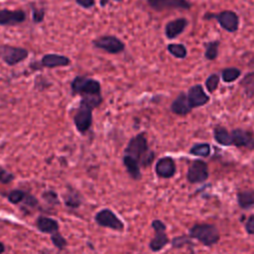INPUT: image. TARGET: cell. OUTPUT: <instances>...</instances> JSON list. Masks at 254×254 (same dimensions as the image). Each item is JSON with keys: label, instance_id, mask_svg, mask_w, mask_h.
<instances>
[{"label": "cell", "instance_id": "cell-1", "mask_svg": "<svg viewBox=\"0 0 254 254\" xmlns=\"http://www.w3.org/2000/svg\"><path fill=\"white\" fill-rule=\"evenodd\" d=\"M124 155H128L138 161L140 167H149L155 158V153L149 149L148 140L145 133H139L132 137L126 148L124 149Z\"/></svg>", "mask_w": 254, "mask_h": 254}, {"label": "cell", "instance_id": "cell-2", "mask_svg": "<svg viewBox=\"0 0 254 254\" xmlns=\"http://www.w3.org/2000/svg\"><path fill=\"white\" fill-rule=\"evenodd\" d=\"M189 237L199 241L204 246L210 247L218 243L220 234L217 227L213 224L196 223L190 228Z\"/></svg>", "mask_w": 254, "mask_h": 254}, {"label": "cell", "instance_id": "cell-3", "mask_svg": "<svg viewBox=\"0 0 254 254\" xmlns=\"http://www.w3.org/2000/svg\"><path fill=\"white\" fill-rule=\"evenodd\" d=\"M70 89L72 95H80V97L101 94L100 82L84 75H76L70 82Z\"/></svg>", "mask_w": 254, "mask_h": 254}, {"label": "cell", "instance_id": "cell-4", "mask_svg": "<svg viewBox=\"0 0 254 254\" xmlns=\"http://www.w3.org/2000/svg\"><path fill=\"white\" fill-rule=\"evenodd\" d=\"M214 19L220 27L228 33H235L239 29V17L232 10H223L219 13H205L203 20Z\"/></svg>", "mask_w": 254, "mask_h": 254}, {"label": "cell", "instance_id": "cell-5", "mask_svg": "<svg viewBox=\"0 0 254 254\" xmlns=\"http://www.w3.org/2000/svg\"><path fill=\"white\" fill-rule=\"evenodd\" d=\"M93 48L101 50L110 55H118L125 51V44L118 37L113 35H103L91 42Z\"/></svg>", "mask_w": 254, "mask_h": 254}, {"label": "cell", "instance_id": "cell-6", "mask_svg": "<svg viewBox=\"0 0 254 254\" xmlns=\"http://www.w3.org/2000/svg\"><path fill=\"white\" fill-rule=\"evenodd\" d=\"M29 56L28 50L11 45H0V60L9 66H14L25 61Z\"/></svg>", "mask_w": 254, "mask_h": 254}, {"label": "cell", "instance_id": "cell-7", "mask_svg": "<svg viewBox=\"0 0 254 254\" xmlns=\"http://www.w3.org/2000/svg\"><path fill=\"white\" fill-rule=\"evenodd\" d=\"M151 226L155 231V235L149 242V248L153 252H159L171 242L166 232L167 226L160 219H154L151 223Z\"/></svg>", "mask_w": 254, "mask_h": 254}, {"label": "cell", "instance_id": "cell-8", "mask_svg": "<svg viewBox=\"0 0 254 254\" xmlns=\"http://www.w3.org/2000/svg\"><path fill=\"white\" fill-rule=\"evenodd\" d=\"M94 220L99 226L120 232L124 230V222L110 208L100 209L94 215Z\"/></svg>", "mask_w": 254, "mask_h": 254}, {"label": "cell", "instance_id": "cell-9", "mask_svg": "<svg viewBox=\"0 0 254 254\" xmlns=\"http://www.w3.org/2000/svg\"><path fill=\"white\" fill-rule=\"evenodd\" d=\"M92 111L93 108L79 102V106L73 115V123L80 134H85L90 129L93 120Z\"/></svg>", "mask_w": 254, "mask_h": 254}, {"label": "cell", "instance_id": "cell-10", "mask_svg": "<svg viewBox=\"0 0 254 254\" xmlns=\"http://www.w3.org/2000/svg\"><path fill=\"white\" fill-rule=\"evenodd\" d=\"M209 177L208 166L203 160H194L189 166L187 171V180L190 184H200L205 182Z\"/></svg>", "mask_w": 254, "mask_h": 254}, {"label": "cell", "instance_id": "cell-11", "mask_svg": "<svg viewBox=\"0 0 254 254\" xmlns=\"http://www.w3.org/2000/svg\"><path fill=\"white\" fill-rule=\"evenodd\" d=\"M147 4L155 11L184 10L188 11L192 4L189 0H147Z\"/></svg>", "mask_w": 254, "mask_h": 254}, {"label": "cell", "instance_id": "cell-12", "mask_svg": "<svg viewBox=\"0 0 254 254\" xmlns=\"http://www.w3.org/2000/svg\"><path fill=\"white\" fill-rule=\"evenodd\" d=\"M231 144L236 148H246L254 150V134L251 131L236 128L230 132Z\"/></svg>", "mask_w": 254, "mask_h": 254}, {"label": "cell", "instance_id": "cell-13", "mask_svg": "<svg viewBox=\"0 0 254 254\" xmlns=\"http://www.w3.org/2000/svg\"><path fill=\"white\" fill-rule=\"evenodd\" d=\"M26 19L27 14L24 10L0 9V26H17L26 21Z\"/></svg>", "mask_w": 254, "mask_h": 254}, {"label": "cell", "instance_id": "cell-14", "mask_svg": "<svg viewBox=\"0 0 254 254\" xmlns=\"http://www.w3.org/2000/svg\"><path fill=\"white\" fill-rule=\"evenodd\" d=\"M187 97L190 107L197 108L203 106L209 102V96L204 91L201 84H194L188 89Z\"/></svg>", "mask_w": 254, "mask_h": 254}, {"label": "cell", "instance_id": "cell-15", "mask_svg": "<svg viewBox=\"0 0 254 254\" xmlns=\"http://www.w3.org/2000/svg\"><path fill=\"white\" fill-rule=\"evenodd\" d=\"M177 166L175 160L170 156L160 158L155 164V173L159 178L171 179L176 175Z\"/></svg>", "mask_w": 254, "mask_h": 254}, {"label": "cell", "instance_id": "cell-16", "mask_svg": "<svg viewBox=\"0 0 254 254\" xmlns=\"http://www.w3.org/2000/svg\"><path fill=\"white\" fill-rule=\"evenodd\" d=\"M189 21L186 18H177L169 21L165 25V36L169 40H175L183 34L185 29L188 27Z\"/></svg>", "mask_w": 254, "mask_h": 254}, {"label": "cell", "instance_id": "cell-17", "mask_svg": "<svg viewBox=\"0 0 254 254\" xmlns=\"http://www.w3.org/2000/svg\"><path fill=\"white\" fill-rule=\"evenodd\" d=\"M70 60L64 55L60 54H46L41 60V64L43 67L55 68L61 66H67L70 64Z\"/></svg>", "mask_w": 254, "mask_h": 254}, {"label": "cell", "instance_id": "cell-18", "mask_svg": "<svg viewBox=\"0 0 254 254\" xmlns=\"http://www.w3.org/2000/svg\"><path fill=\"white\" fill-rule=\"evenodd\" d=\"M170 109L174 114L179 116H187L188 114H190L192 108L189 103L187 93L181 92L171 103Z\"/></svg>", "mask_w": 254, "mask_h": 254}, {"label": "cell", "instance_id": "cell-19", "mask_svg": "<svg viewBox=\"0 0 254 254\" xmlns=\"http://www.w3.org/2000/svg\"><path fill=\"white\" fill-rule=\"evenodd\" d=\"M36 226L42 233L52 234L56 231H59V222L56 219L46 215L38 216L36 219Z\"/></svg>", "mask_w": 254, "mask_h": 254}, {"label": "cell", "instance_id": "cell-20", "mask_svg": "<svg viewBox=\"0 0 254 254\" xmlns=\"http://www.w3.org/2000/svg\"><path fill=\"white\" fill-rule=\"evenodd\" d=\"M122 162H123V165L126 168V171L131 179H133L135 181L141 180L142 174H141L140 165H139L138 161H136L135 159H133L132 157H130L128 155H123Z\"/></svg>", "mask_w": 254, "mask_h": 254}, {"label": "cell", "instance_id": "cell-21", "mask_svg": "<svg viewBox=\"0 0 254 254\" xmlns=\"http://www.w3.org/2000/svg\"><path fill=\"white\" fill-rule=\"evenodd\" d=\"M237 203L240 208L247 210L254 207V190H242L236 193Z\"/></svg>", "mask_w": 254, "mask_h": 254}, {"label": "cell", "instance_id": "cell-22", "mask_svg": "<svg viewBox=\"0 0 254 254\" xmlns=\"http://www.w3.org/2000/svg\"><path fill=\"white\" fill-rule=\"evenodd\" d=\"M213 138L215 142L221 146H232L230 132L223 126H216L213 129Z\"/></svg>", "mask_w": 254, "mask_h": 254}, {"label": "cell", "instance_id": "cell-23", "mask_svg": "<svg viewBox=\"0 0 254 254\" xmlns=\"http://www.w3.org/2000/svg\"><path fill=\"white\" fill-rule=\"evenodd\" d=\"M64 201L69 208H77L82 203L81 194L72 188H68L67 191L64 195Z\"/></svg>", "mask_w": 254, "mask_h": 254}, {"label": "cell", "instance_id": "cell-24", "mask_svg": "<svg viewBox=\"0 0 254 254\" xmlns=\"http://www.w3.org/2000/svg\"><path fill=\"white\" fill-rule=\"evenodd\" d=\"M239 86L242 88L247 98L254 96V71L247 72L239 81Z\"/></svg>", "mask_w": 254, "mask_h": 254}, {"label": "cell", "instance_id": "cell-25", "mask_svg": "<svg viewBox=\"0 0 254 254\" xmlns=\"http://www.w3.org/2000/svg\"><path fill=\"white\" fill-rule=\"evenodd\" d=\"M220 46V41L219 40H214V41H208L203 44L204 47V58L207 61H214L218 57V49Z\"/></svg>", "mask_w": 254, "mask_h": 254}, {"label": "cell", "instance_id": "cell-26", "mask_svg": "<svg viewBox=\"0 0 254 254\" xmlns=\"http://www.w3.org/2000/svg\"><path fill=\"white\" fill-rule=\"evenodd\" d=\"M167 51L176 59L184 60L188 57V49L184 44L170 43L167 45Z\"/></svg>", "mask_w": 254, "mask_h": 254}, {"label": "cell", "instance_id": "cell-27", "mask_svg": "<svg viewBox=\"0 0 254 254\" xmlns=\"http://www.w3.org/2000/svg\"><path fill=\"white\" fill-rule=\"evenodd\" d=\"M240 75H241V69L234 67V66L225 67L220 72L221 79L226 83L234 82L236 79H238L240 77Z\"/></svg>", "mask_w": 254, "mask_h": 254}, {"label": "cell", "instance_id": "cell-28", "mask_svg": "<svg viewBox=\"0 0 254 254\" xmlns=\"http://www.w3.org/2000/svg\"><path fill=\"white\" fill-rule=\"evenodd\" d=\"M190 153L197 157H208L210 154V145L208 143H196L191 146Z\"/></svg>", "mask_w": 254, "mask_h": 254}, {"label": "cell", "instance_id": "cell-29", "mask_svg": "<svg viewBox=\"0 0 254 254\" xmlns=\"http://www.w3.org/2000/svg\"><path fill=\"white\" fill-rule=\"evenodd\" d=\"M219 81H220V76L218 73L216 72H213V73H210L205 81H204V85H205V88L207 89L208 92L210 93H213L217 87H218V84H219Z\"/></svg>", "mask_w": 254, "mask_h": 254}, {"label": "cell", "instance_id": "cell-30", "mask_svg": "<svg viewBox=\"0 0 254 254\" xmlns=\"http://www.w3.org/2000/svg\"><path fill=\"white\" fill-rule=\"evenodd\" d=\"M26 191L22 190H13L11 191H9L6 195V197L8 198V200L13 203V204H18L20 202H23L25 196H26Z\"/></svg>", "mask_w": 254, "mask_h": 254}, {"label": "cell", "instance_id": "cell-31", "mask_svg": "<svg viewBox=\"0 0 254 254\" xmlns=\"http://www.w3.org/2000/svg\"><path fill=\"white\" fill-rule=\"evenodd\" d=\"M51 240H52L54 246L56 248H58L59 250H64L67 245L66 239L60 233V231H56V232L52 233Z\"/></svg>", "mask_w": 254, "mask_h": 254}, {"label": "cell", "instance_id": "cell-32", "mask_svg": "<svg viewBox=\"0 0 254 254\" xmlns=\"http://www.w3.org/2000/svg\"><path fill=\"white\" fill-rule=\"evenodd\" d=\"M32 19L36 24L42 23L45 19V9L36 7L34 4H32Z\"/></svg>", "mask_w": 254, "mask_h": 254}, {"label": "cell", "instance_id": "cell-33", "mask_svg": "<svg viewBox=\"0 0 254 254\" xmlns=\"http://www.w3.org/2000/svg\"><path fill=\"white\" fill-rule=\"evenodd\" d=\"M173 246V248H182L188 244L190 243V237L189 236H186V235H182V236H177V237H174L171 242H170Z\"/></svg>", "mask_w": 254, "mask_h": 254}, {"label": "cell", "instance_id": "cell-34", "mask_svg": "<svg viewBox=\"0 0 254 254\" xmlns=\"http://www.w3.org/2000/svg\"><path fill=\"white\" fill-rule=\"evenodd\" d=\"M14 179H15V176L11 172L0 167V183L1 184L3 185L10 184L14 181Z\"/></svg>", "mask_w": 254, "mask_h": 254}, {"label": "cell", "instance_id": "cell-35", "mask_svg": "<svg viewBox=\"0 0 254 254\" xmlns=\"http://www.w3.org/2000/svg\"><path fill=\"white\" fill-rule=\"evenodd\" d=\"M43 198L46 200V202L51 204H60V199L58 196V193L53 190H47L43 193Z\"/></svg>", "mask_w": 254, "mask_h": 254}, {"label": "cell", "instance_id": "cell-36", "mask_svg": "<svg viewBox=\"0 0 254 254\" xmlns=\"http://www.w3.org/2000/svg\"><path fill=\"white\" fill-rule=\"evenodd\" d=\"M244 227H245V230L246 232L249 234V235H254V214H251L245 224H244Z\"/></svg>", "mask_w": 254, "mask_h": 254}, {"label": "cell", "instance_id": "cell-37", "mask_svg": "<svg viewBox=\"0 0 254 254\" xmlns=\"http://www.w3.org/2000/svg\"><path fill=\"white\" fill-rule=\"evenodd\" d=\"M23 203L28 205V206H30V207H35V206L38 205L39 201H38V199L34 195L26 193V196H25V198L23 200Z\"/></svg>", "mask_w": 254, "mask_h": 254}, {"label": "cell", "instance_id": "cell-38", "mask_svg": "<svg viewBox=\"0 0 254 254\" xmlns=\"http://www.w3.org/2000/svg\"><path fill=\"white\" fill-rule=\"evenodd\" d=\"M75 3L83 9H90L95 5V0H75Z\"/></svg>", "mask_w": 254, "mask_h": 254}, {"label": "cell", "instance_id": "cell-39", "mask_svg": "<svg viewBox=\"0 0 254 254\" xmlns=\"http://www.w3.org/2000/svg\"><path fill=\"white\" fill-rule=\"evenodd\" d=\"M110 1H114V2H122L123 0H100L99 1V5L101 6V7H105Z\"/></svg>", "mask_w": 254, "mask_h": 254}, {"label": "cell", "instance_id": "cell-40", "mask_svg": "<svg viewBox=\"0 0 254 254\" xmlns=\"http://www.w3.org/2000/svg\"><path fill=\"white\" fill-rule=\"evenodd\" d=\"M4 251H5V246H4V244L0 241V254H3Z\"/></svg>", "mask_w": 254, "mask_h": 254}]
</instances>
